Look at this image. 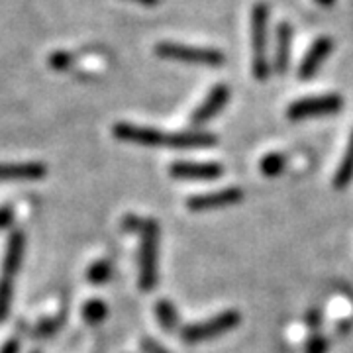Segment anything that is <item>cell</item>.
<instances>
[{
    "mask_svg": "<svg viewBox=\"0 0 353 353\" xmlns=\"http://www.w3.org/2000/svg\"><path fill=\"white\" fill-rule=\"evenodd\" d=\"M114 138L128 141V143H138L148 148H176V150H190V148H210L216 145L214 134L206 132H183V134H163L153 128L136 126L120 122L112 128Z\"/></svg>",
    "mask_w": 353,
    "mask_h": 353,
    "instance_id": "1",
    "label": "cell"
},
{
    "mask_svg": "<svg viewBox=\"0 0 353 353\" xmlns=\"http://www.w3.org/2000/svg\"><path fill=\"white\" fill-rule=\"evenodd\" d=\"M157 250H159V226L155 220H145L141 228L139 245V289L150 292L157 285Z\"/></svg>",
    "mask_w": 353,
    "mask_h": 353,
    "instance_id": "2",
    "label": "cell"
},
{
    "mask_svg": "<svg viewBox=\"0 0 353 353\" xmlns=\"http://www.w3.org/2000/svg\"><path fill=\"white\" fill-rule=\"evenodd\" d=\"M267 22L269 6L257 2L252 10V46H253V77L257 81H267L269 63H267Z\"/></svg>",
    "mask_w": 353,
    "mask_h": 353,
    "instance_id": "3",
    "label": "cell"
},
{
    "mask_svg": "<svg viewBox=\"0 0 353 353\" xmlns=\"http://www.w3.org/2000/svg\"><path fill=\"white\" fill-rule=\"evenodd\" d=\"M155 53L163 59H175L183 63L204 65V67H222L224 65V53L210 48H192L173 41H163L155 46Z\"/></svg>",
    "mask_w": 353,
    "mask_h": 353,
    "instance_id": "4",
    "label": "cell"
},
{
    "mask_svg": "<svg viewBox=\"0 0 353 353\" xmlns=\"http://www.w3.org/2000/svg\"><path fill=\"white\" fill-rule=\"evenodd\" d=\"M241 316L236 310H226V312H220L214 318H208L204 322L199 324H190L187 328L183 330V340L189 341V343H199V341L212 340L218 338L222 334H226L230 330H234L240 324Z\"/></svg>",
    "mask_w": 353,
    "mask_h": 353,
    "instance_id": "5",
    "label": "cell"
},
{
    "mask_svg": "<svg viewBox=\"0 0 353 353\" xmlns=\"http://www.w3.org/2000/svg\"><path fill=\"white\" fill-rule=\"evenodd\" d=\"M343 106L340 94H324V97H312L303 101L292 102L287 110L290 120H304V118H316V116H330L340 112Z\"/></svg>",
    "mask_w": 353,
    "mask_h": 353,
    "instance_id": "6",
    "label": "cell"
},
{
    "mask_svg": "<svg viewBox=\"0 0 353 353\" xmlns=\"http://www.w3.org/2000/svg\"><path fill=\"white\" fill-rule=\"evenodd\" d=\"M243 199V190L240 187H228V189L216 190V192H206V194H196L190 196L187 206L192 212H208V210H218L234 206Z\"/></svg>",
    "mask_w": 353,
    "mask_h": 353,
    "instance_id": "7",
    "label": "cell"
},
{
    "mask_svg": "<svg viewBox=\"0 0 353 353\" xmlns=\"http://www.w3.org/2000/svg\"><path fill=\"white\" fill-rule=\"evenodd\" d=\"M230 101V88L226 85H216L208 97L202 101V104L192 112L190 116V122L201 126V124H206L208 120H212L214 116H218V112L226 106V102Z\"/></svg>",
    "mask_w": 353,
    "mask_h": 353,
    "instance_id": "8",
    "label": "cell"
},
{
    "mask_svg": "<svg viewBox=\"0 0 353 353\" xmlns=\"http://www.w3.org/2000/svg\"><path fill=\"white\" fill-rule=\"evenodd\" d=\"M171 176L175 179H190V181H212L224 173L220 163H190V161H176L171 165Z\"/></svg>",
    "mask_w": 353,
    "mask_h": 353,
    "instance_id": "9",
    "label": "cell"
},
{
    "mask_svg": "<svg viewBox=\"0 0 353 353\" xmlns=\"http://www.w3.org/2000/svg\"><path fill=\"white\" fill-rule=\"evenodd\" d=\"M26 253V236L24 232L16 230L10 234L8 243H6V252H4V259H2V275L4 277H16V273L20 271L22 261H24Z\"/></svg>",
    "mask_w": 353,
    "mask_h": 353,
    "instance_id": "10",
    "label": "cell"
},
{
    "mask_svg": "<svg viewBox=\"0 0 353 353\" xmlns=\"http://www.w3.org/2000/svg\"><path fill=\"white\" fill-rule=\"evenodd\" d=\"M48 175V167L38 161L0 163V181H39Z\"/></svg>",
    "mask_w": 353,
    "mask_h": 353,
    "instance_id": "11",
    "label": "cell"
},
{
    "mask_svg": "<svg viewBox=\"0 0 353 353\" xmlns=\"http://www.w3.org/2000/svg\"><path fill=\"white\" fill-rule=\"evenodd\" d=\"M330 51H332V39L330 38H320L318 41H314V46H312L310 51L304 55L301 69H299V77H301L303 81L310 79V77L314 75L316 71L320 69V65L326 61Z\"/></svg>",
    "mask_w": 353,
    "mask_h": 353,
    "instance_id": "12",
    "label": "cell"
},
{
    "mask_svg": "<svg viewBox=\"0 0 353 353\" xmlns=\"http://www.w3.org/2000/svg\"><path fill=\"white\" fill-rule=\"evenodd\" d=\"M290 43H292V28L281 24L277 30V48H275V71L285 73L290 61Z\"/></svg>",
    "mask_w": 353,
    "mask_h": 353,
    "instance_id": "13",
    "label": "cell"
},
{
    "mask_svg": "<svg viewBox=\"0 0 353 353\" xmlns=\"http://www.w3.org/2000/svg\"><path fill=\"white\" fill-rule=\"evenodd\" d=\"M353 181V132L352 138H350V143H347V150H345V155L341 159L340 167L336 171V176H334V187L338 190H343L350 183Z\"/></svg>",
    "mask_w": 353,
    "mask_h": 353,
    "instance_id": "14",
    "label": "cell"
},
{
    "mask_svg": "<svg viewBox=\"0 0 353 353\" xmlns=\"http://www.w3.org/2000/svg\"><path fill=\"white\" fill-rule=\"evenodd\" d=\"M14 296V279L0 275V322L10 316Z\"/></svg>",
    "mask_w": 353,
    "mask_h": 353,
    "instance_id": "15",
    "label": "cell"
},
{
    "mask_svg": "<svg viewBox=\"0 0 353 353\" xmlns=\"http://www.w3.org/2000/svg\"><path fill=\"white\" fill-rule=\"evenodd\" d=\"M108 316V306L102 303V301H88L85 306H83V318L85 322L90 324V326H97L106 320Z\"/></svg>",
    "mask_w": 353,
    "mask_h": 353,
    "instance_id": "16",
    "label": "cell"
},
{
    "mask_svg": "<svg viewBox=\"0 0 353 353\" xmlns=\"http://www.w3.org/2000/svg\"><path fill=\"white\" fill-rule=\"evenodd\" d=\"M87 279L92 285H97V287L106 285L112 279V263L110 261H97V263H92L88 267Z\"/></svg>",
    "mask_w": 353,
    "mask_h": 353,
    "instance_id": "17",
    "label": "cell"
},
{
    "mask_svg": "<svg viewBox=\"0 0 353 353\" xmlns=\"http://www.w3.org/2000/svg\"><path fill=\"white\" fill-rule=\"evenodd\" d=\"M285 165H287V157L283 153H269L261 159L259 169L265 176H277L285 171Z\"/></svg>",
    "mask_w": 353,
    "mask_h": 353,
    "instance_id": "18",
    "label": "cell"
},
{
    "mask_svg": "<svg viewBox=\"0 0 353 353\" xmlns=\"http://www.w3.org/2000/svg\"><path fill=\"white\" fill-rule=\"evenodd\" d=\"M155 314H157V320H159L161 328H165L167 332H171V330L176 326L175 306L169 303L167 299H163V301H159V303H157V306H155Z\"/></svg>",
    "mask_w": 353,
    "mask_h": 353,
    "instance_id": "19",
    "label": "cell"
},
{
    "mask_svg": "<svg viewBox=\"0 0 353 353\" xmlns=\"http://www.w3.org/2000/svg\"><path fill=\"white\" fill-rule=\"evenodd\" d=\"M75 61V55L71 51H53L48 59V65H50L53 71H67L71 65Z\"/></svg>",
    "mask_w": 353,
    "mask_h": 353,
    "instance_id": "20",
    "label": "cell"
},
{
    "mask_svg": "<svg viewBox=\"0 0 353 353\" xmlns=\"http://www.w3.org/2000/svg\"><path fill=\"white\" fill-rule=\"evenodd\" d=\"M61 326V318H46L36 326V334L41 338H50Z\"/></svg>",
    "mask_w": 353,
    "mask_h": 353,
    "instance_id": "21",
    "label": "cell"
},
{
    "mask_svg": "<svg viewBox=\"0 0 353 353\" xmlns=\"http://www.w3.org/2000/svg\"><path fill=\"white\" fill-rule=\"evenodd\" d=\"M328 352V341L322 334H314L306 341V353H326Z\"/></svg>",
    "mask_w": 353,
    "mask_h": 353,
    "instance_id": "22",
    "label": "cell"
},
{
    "mask_svg": "<svg viewBox=\"0 0 353 353\" xmlns=\"http://www.w3.org/2000/svg\"><path fill=\"white\" fill-rule=\"evenodd\" d=\"M12 222H14V206H10V204L0 206V230L10 228L12 226Z\"/></svg>",
    "mask_w": 353,
    "mask_h": 353,
    "instance_id": "23",
    "label": "cell"
},
{
    "mask_svg": "<svg viewBox=\"0 0 353 353\" xmlns=\"http://www.w3.org/2000/svg\"><path fill=\"white\" fill-rule=\"evenodd\" d=\"M141 350H143V353H167L163 347L157 343V341H153V340L141 341Z\"/></svg>",
    "mask_w": 353,
    "mask_h": 353,
    "instance_id": "24",
    "label": "cell"
},
{
    "mask_svg": "<svg viewBox=\"0 0 353 353\" xmlns=\"http://www.w3.org/2000/svg\"><path fill=\"white\" fill-rule=\"evenodd\" d=\"M306 324H308V326H312V328H318V326L322 324V314H320L316 308L308 310V314H306Z\"/></svg>",
    "mask_w": 353,
    "mask_h": 353,
    "instance_id": "25",
    "label": "cell"
},
{
    "mask_svg": "<svg viewBox=\"0 0 353 353\" xmlns=\"http://www.w3.org/2000/svg\"><path fill=\"white\" fill-rule=\"evenodd\" d=\"M145 222V220H143ZM143 222H139V218H136V216H126V220H124V224H122V228L124 230H134V228H143Z\"/></svg>",
    "mask_w": 353,
    "mask_h": 353,
    "instance_id": "26",
    "label": "cell"
},
{
    "mask_svg": "<svg viewBox=\"0 0 353 353\" xmlns=\"http://www.w3.org/2000/svg\"><path fill=\"white\" fill-rule=\"evenodd\" d=\"M18 350H20L18 341L10 340V341H6V343L2 345V350H0V353H18Z\"/></svg>",
    "mask_w": 353,
    "mask_h": 353,
    "instance_id": "27",
    "label": "cell"
},
{
    "mask_svg": "<svg viewBox=\"0 0 353 353\" xmlns=\"http://www.w3.org/2000/svg\"><path fill=\"white\" fill-rule=\"evenodd\" d=\"M130 2H136V4H141V6H157L161 0H130Z\"/></svg>",
    "mask_w": 353,
    "mask_h": 353,
    "instance_id": "28",
    "label": "cell"
},
{
    "mask_svg": "<svg viewBox=\"0 0 353 353\" xmlns=\"http://www.w3.org/2000/svg\"><path fill=\"white\" fill-rule=\"evenodd\" d=\"M336 0H316V4H320V6H324V8H328V6H332Z\"/></svg>",
    "mask_w": 353,
    "mask_h": 353,
    "instance_id": "29",
    "label": "cell"
}]
</instances>
